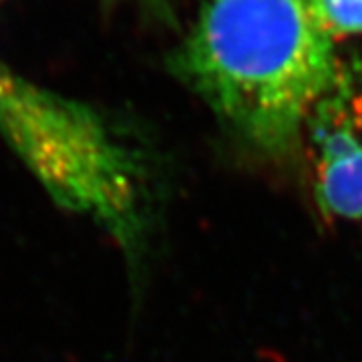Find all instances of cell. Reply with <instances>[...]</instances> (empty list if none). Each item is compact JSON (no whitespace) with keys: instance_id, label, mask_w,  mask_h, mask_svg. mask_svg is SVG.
Returning <instances> with one entry per match:
<instances>
[{"instance_id":"cell-3","label":"cell","mask_w":362,"mask_h":362,"mask_svg":"<svg viewBox=\"0 0 362 362\" xmlns=\"http://www.w3.org/2000/svg\"><path fill=\"white\" fill-rule=\"evenodd\" d=\"M304 139L320 214L362 228V65L338 73L308 119Z\"/></svg>"},{"instance_id":"cell-2","label":"cell","mask_w":362,"mask_h":362,"mask_svg":"<svg viewBox=\"0 0 362 362\" xmlns=\"http://www.w3.org/2000/svg\"><path fill=\"white\" fill-rule=\"evenodd\" d=\"M0 137L63 209L141 256L153 216V171L141 149L83 101L0 61Z\"/></svg>"},{"instance_id":"cell-4","label":"cell","mask_w":362,"mask_h":362,"mask_svg":"<svg viewBox=\"0 0 362 362\" xmlns=\"http://www.w3.org/2000/svg\"><path fill=\"white\" fill-rule=\"evenodd\" d=\"M312 8L334 42L362 35V0H312Z\"/></svg>"},{"instance_id":"cell-1","label":"cell","mask_w":362,"mask_h":362,"mask_svg":"<svg viewBox=\"0 0 362 362\" xmlns=\"http://www.w3.org/2000/svg\"><path fill=\"white\" fill-rule=\"evenodd\" d=\"M180 77L256 151L288 156L340 69L312 0H204Z\"/></svg>"}]
</instances>
